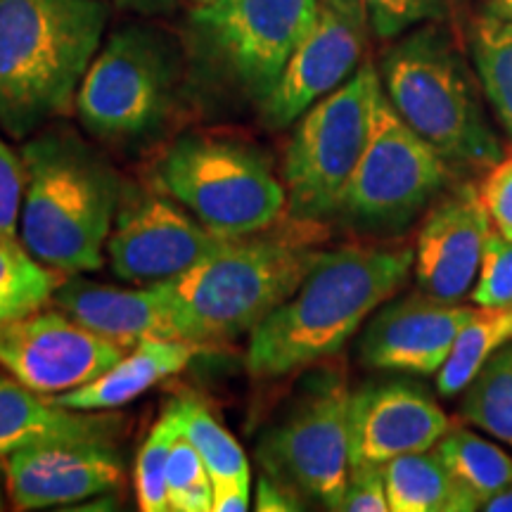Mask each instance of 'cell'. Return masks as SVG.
<instances>
[{
    "instance_id": "obj_4",
    "label": "cell",
    "mask_w": 512,
    "mask_h": 512,
    "mask_svg": "<svg viewBox=\"0 0 512 512\" xmlns=\"http://www.w3.org/2000/svg\"><path fill=\"white\" fill-rule=\"evenodd\" d=\"M22 159L27 169L19 219L24 247L60 273L100 271L124 192L119 176L67 133L29 140Z\"/></svg>"
},
{
    "instance_id": "obj_25",
    "label": "cell",
    "mask_w": 512,
    "mask_h": 512,
    "mask_svg": "<svg viewBox=\"0 0 512 512\" xmlns=\"http://www.w3.org/2000/svg\"><path fill=\"white\" fill-rule=\"evenodd\" d=\"M64 275L36 259L17 238L0 235V323L53 304Z\"/></svg>"
},
{
    "instance_id": "obj_31",
    "label": "cell",
    "mask_w": 512,
    "mask_h": 512,
    "mask_svg": "<svg viewBox=\"0 0 512 512\" xmlns=\"http://www.w3.org/2000/svg\"><path fill=\"white\" fill-rule=\"evenodd\" d=\"M366 12L370 31L377 38H396L425 22L446 15L451 0H356Z\"/></svg>"
},
{
    "instance_id": "obj_15",
    "label": "cell",
    "mask_w": 512,
    "mask_h": 512,
    "mask_svg": "<svg viewBox=\"0 0 512 512\" xmlns=\"http://www.w3.org/2000/svg\"><path fill=\"white\" fill-rule=\"evenodd\" d=\"M10 508L19 512L72 508L117 491L124 460L112 441H57L3 458Z\"/></svg>"
},
{
    "instance_id": "obj_14",
    "label": "cell",
    "mask_w": 512,
    "mask_h": 512,
    "mask_svg": "<svg viewBox=\"0 0 512 512\" xmlns=\"http://www.w3.org/2000/svg\"><path fill=\"white\" fill-rule=\"evenodd\" d=\"M370 31L356 0H318V12L268 98L261 102L266 124L285 128L335 91L358 69Z\"/></svg>"
},
{
    "instance_id": "obj_28",
    "label": "cell",
    "mask_w": 512,
    "mask_h": 512,
    "mask_svg": "<svg viewBox=\"0 0 512 512\" xmlns=\"http://www.w3.org/2000/svg\"><path fill=\"white\" fill-rule=\"evenodd\" d=\"M183 437L197 448L214 482H252L249 460L240 441L230 434L200 399L183 396Z\"/></svg>"
},
{
    "instance_id": "obj_13",
    "label": "cell",
    "mask_w": 512,
    "mask_h": 512,
    "mask_svg": "<svg viewBox=\"0 0 512 512\" xmlns=\"http://www.w3.org/2000/svg\"><path fill=\"white\" fill-rule=\"evenodd\" d=\"M124 354L121 344L88 330L60 309H41L0 323V368L43 396L95 380Z\"/></svg>"
},
{
    "instance_id": "obj_34",
    "label": "cell",
    "mask_w": 512,
    "mask_h": 512,
    "mask_svg": "<svg viewBox=\"0 0 512 512\" xmlns=\"http://www.w3.org/2000/svg\"><path fill=\"white\" fill-rule=\"evenodd\" d=\"M479 197L489 211L496 233L512 240V152L486 169L484 181L479 185Z\"/></svg>"
},
{
    "instance_id": "obj_39",
    "label": "cell",
    "mask_w": 512,
    "mask_h": 512,
    "mask_svg": "<svg viewBox=\"0 0 512 512\" xmlns=\"http://www.w3.org/2000/svg\"><path fill=\"white\" fill-rule=\"evenodd\" d=\"M482 510H486V512H512V482L505 486L503 491H498V494L491 498V501L486 503Z\"/></svg>"
},
{
    "instance_id": "obj_42",
    "label": "cell",
    "mask_w": 512,
    "mask_h": 512,
    "mask_svg": "<svg viewBox=\"0 0 512 512\" xmlns=\"http://www.w3.org/2000/svg\"><path fill=\"white\" fill-rule=\"evenodd\" d=\"M192 5H207V3H211V0H190Z\"/></svg>"
},
{
    "instance_id": "obj_24",
    "label": "cell",
    "mask_w": 512,
    "mask_h": 512,
    "mask_svg": "<svg viewBox=\"0 0 512 512\" xmlns=\"http://www.w3.org/2000/svg\"><path fill=\"white\" fill-rule=\"evenodd\" d=\"M512 339V306L486 309L477 306L470 320L460 328L451 354L437 373V392L446 399L465 392L486 361Z\"/></svg>"
},
{
    "instance_id": "obj_7",
    "label": "cell",
    "mask_w": 512,
    "mask_h": 512,
    "mask_svg": "<svg viewBox=\"0 0 512 512\" xmlns=\"http://www.w3.org/2000/svg\"><path fill=\"white\" fill-rule=\"evenodd\" d=\"M380 93V72L366 62L299 117L283 162L287 219L323 223L337 216L366 150Z\"/></svg>"
},
{
    "instance_id": "obj_17",
    "label": "cell",
    "mask_w": 512,
    "mask_h": 512,
    "mask_svg": "<svg viewBox=\"0 0 512 512\" xmlns=\"http://www.w3.org/2000/svg\"><path fill=\"white\" fill-rule=\"evenodd\" d=\"M491 230L494 223L479 197V185L463 183L446 192L427 214L413 249L420 290L444 302L470 297Z\"/></svg>"
},
{
    "instance_id": "obj_5",
    "label": "cell",
    "mask_w": 512,
    "mask_h": 512,
    "mask_svg": "<svg viewBox=\"0 0 512 512\" xmlns=\"http://www.w3.org/2000/svg\"><path fill=\"white\" fill-rule=\"evenodd\" d=\"M380 81L401 119L448 164L491 169L503 157L470 69L444 29L427 24L396 41L382 57Z\"/></svg>"
},
{
    "instance_id": "obj_32",
    "label": "cell",
    "mask_w": 512,
    "mask_h": 512,
    "mask_svg": "<svg viewBox=\"0 0 512 512\" xmlns=\"http://www.w3.org/2000/svg\"><path fill=\"white\" fill-rule=\"evenodd\" d=\"M470 297L472 304L486 309L512 306V240L503 238L496 230H491L486 240L482 266Z\"/></svg>"
},
{
    "instance_id": "obj_26",
    "label": "cell",
    "mask_w": 512,
    "mask_h": 512,
    "mask_svg": "<svg viewBox=\"0 0 512 512\" xmlns=\"http://www.w3.org/2000/svg\"><path fill=\"white\" fill-rule=\"evenodd\" d=\"M470 46L486 100L512 140V24L484 12L472 24Z\"/></svg>"
},
{
    "instance_id": "obj_29",
    "label": "cell",
    "mask_w": 512,
    "mask_h": 512,
    "mask_svg": "<svg viewBox=\"0 0 512 512\" xmlns=\"http://www.w3.org/2000/svg\"><path fill=\"white\" fill-rule=\"evenodd\" d=\"M183 437V396L169 401L159 413L136 458V498L143 512H169L166 465L171 448Z\"/></svg>"
},
{
    "instance_id": "obj_22",
    "label": "cell",
    "mask_w": 512,
    "mask_h": 512,
    "mask_svg": "<svg viewBox=\"0 0 512 512\" xmlns=\"http://www.w3.org/2000/svg\"><path fill=\"white\" fill-rule=\"evenodd\" d=\"M389 510L392 512H472L437 451L406 453L384 465Z\"/></svg>"
},
{
    "instance_id": "obj_10",
    "label": "cell",
    "mask_w": 512,
    "mask_h": 512,
    "mask_svg": "<svg viewBox=\"0 0 512 512\" xmlns=\"http://www.w3.org/2000/svg\"><path fill=\"white\" fill-rule=\"evenodd\" d=\"M451 181V164L415 133L384 91L375 105L370 136L337 216L361 230L408 226Z\"/></svg>"
},
{
    "instance_id": "obj_27",
    "label": "cell",
    "mask_w": 512,
    "mask_h": 512,
    "mask_svg": "<svg viewBox=\"0 0 512 512\" xmlns=\"http://www.w3.org/2000/svg\"><path fill=\"white\" fill-rule=\"evenodd\" d=\"M460 415L512 448V339L467 384Z\"/></svg>"
},
{
    "instance_id": "obj_2",
    "label": "cell",
    "mask_w": 512,
    "mask_h": 512,
    "mask_svg": "<svg viewBox=\"0 0 512 512\" xmlns=\"http://www.w3.org/2000/svg\"><path fill=\"white\" fill-rule=\"evenodd\" d=\"M323 240L318 221L275 223L226 240L190 271L155 285L188 320L197 342L214 347L252 332L292 297L323 252Z\"/></svg>"
},
{
    "instance_id": "obj_3",
    "label": "cell",
    "mask_w": 512,
    "mask_h": 512,
    "mask_svg": "<svg viewBox=\"0 0 512 512\" xmlns=\"http://www.w3.org/2000/svg\"><path fill=\"white\" fill-rule=\"evenodd\" d=\"M107 22L105 0H0V126L12 138L69 112Z\"/></svg>"
},
{
    "instance_id": "obj_20",
    "label": "cell",
    "mask_w": 512,
    "mask_h": 512,
    "mask_svg": "<svg viewBox=\"0 0 512 512\" xmlns=\"http://www.w3.org/2000/svg\"><path fill=\"white\" fill-rule=\"evenodd\" d=\"M126 420L112 411H74L36 394L15 377L0 375V460L57 441H112Z\"/></svg>"
},
{
    "instance_id": "obj_33",
    "label": "cell",
    "mask_w": 512,
    "mask_h": 512,
    "mask_svg": "<svg viewBox=\"0 0 512 512\" xmlns=\"http://www.w3.org/2000/svg\"><path fill=\"white\" fill-rule=\"evenodd\" d=\"M24 188H27L24 159L0 138V235L17 238Z\"/></svg>"
},
{
    "instance_id": "obj_19",
    "label": "cell",
    "mask_w": 512,
    "mask_h": 512,
    "mask_svg": "<svg viewBox=\"0 0 512 512\" xmlns=\"http://www.w3.org/2000/svg\"><path fill=\"white\" fill-rule=\"evenodd\" d=\"M53 304L76 323L112 339L124 349H133L150 339L197 342L188 320L155 283L126 290V287L91 283L79 278V273H72L69 278L64 275Z\"/></svg>"
},
{
    "instance_id": "obj_8",
    "label": "cell",
    "mask_w": 512,
    "mask_h": 512,
    "mask_svg": "<svg viewBox=\"0 0 512 512\" xmlns=\"http://www.w3.org/2000/svg\"><path fill=\"white\" fill-rule=\"evenodd\" d=\"M318 0H211L190 12V46L211 79L264 102L302 43Z\"/></svg>"
},
{
    "instance_id": "obj_37",
    "label": "cell",
    "mask_w": 512,
    "mask_h": 512,
    "mask_svg": "<svg viewBox=\"0 0 512 512\" xmlns=\"http://www.w3.org/2000/svg\"><path fill=\"white\" fill-rule=\"evenodd\" d=\"M252 503V482H238V479H223L214 482V512H245Z\"/></svg>"
},
{
    "instance_id": "obj_21",
    "label": "cell",
    "mask_w": 512,
    "mask_h": 512,
    "mask_svg": "<svg viewBox=\"0 0 512 512\" xmlns=\"http://www.w3.org/2000/svg\"><path fill=\"white\" fill-rule=\"evenodd\" d=\"M207 347L188 339H150L124 354L110 370L95 380L50 396L57 406L74 411H117L143 396L147 389L188 368V363Z\"/></svg>"
},
{
    "instance_id": "obj_9",
    "label": "cell",
    "mask_w": 512,
    "mask_h": 512,
    "mask_svg": "<svg viewBox=\"0 0 512 512\" xmlns=\"http://www.w3.org/2000/svg\"><path fill=\"white\" fill-rule=\"evenodd\" d=\"M178 79L181 60L169 38L145 27H124L93 57L76 93V112L95 138L133 143L169 117Z\"/></svg>"
},
{
    "instance_id": "obj_35",
    "label": "cell",
    "mask_w": 512,
    "mask_h": 512,
    "mask_svg": "<svg viewBox=\"0 0 512 512\" xmlns=\"http://www.w3.org/2000/svg\"><path fill=\"white\" fill-rule=\"evenodd\" d=\"M342 512H387V484H384V465H356L349 472V484L344 491Z\"/></svg>"
},
{
    "instance_id": "obj_40",
    "label": "cell",
    "mask_w": 512,
    "mask_h": 512,
    "mask_svg": "<svg viewBox=\"0 0 512 512\" xmlns=\"http://www.w3.org/2000/svg\"><path fill=\"white\" fill-rule=\"evenodd\" d=\"M489 12L512 24V0H489Z\"/></svg>"
},
{
    "instance_id": "obj_30",
    "label": "cell",
    "mask_w": 512,
    "mask_h": 512,
    "mask_svg": "<svg viewBox=\"0 0 512 512\" xmlns=\"http://www.w3.org/2000/svg\"><path fill=\"white\" fill-rule=\"evenodd\" d=\"M166 498L171 512H209L214 503V479L197 448L181 437L166 465Z\"/></svg>"
},
{
    "instance_id": "obj_12",
    "label": "cell",
    "mask_w": 512,
    "mask_h": 512,
    "mask_svg": "<svg viewBox=\"0 0 512 512\" xmlns=\"http://www.w3.org/2000/svg\"><path fill=\"white\" fill-rule=\"evenodd\" d=\"M223 242L159 190L124 188L107 238V261L124 283L150 285L190 271Z\"/></svg>"
},
{
    "instance_id": "obj_18",
    "label": "cell",
    "mask_w": 512,
    "mask_h": 512,
    "mask_svg": "<svg viewBox=\"0 0 512 512\" xmlns=\"http://www.w3.org/2000/svg\"><path fill=\"white\" fill-rule=\"evenodd\" d=\"M448 430L451 420L439 403L411 382H370L349 396L351 467L430 451Z\"/></svg>"
},
{
    "instance_id": "obj_1",
    "label": "cell",
    "mask_w": 512,
    "mask_h": 512,
    "mask_svg": "<svg viewBox=\"0 0 512 512\" xmlns=\"http://www.w3.org/2000/svg\"><path fill=\"white\" fill-rule=\"evenodd\" d=\"M411 271V247L323 249L292 297L249 332V375L275 380L337 356Z\"/></svg>"
},
{
    "instance_id": "obj_6",
    "label": "cell",
    "mask_w": 512,
    "mask_h": 512,
    "mask_svg": "<svg viewBox=\"0 0 512 512\" xmlns=\"http://www.w3.org/2000/svg\"><path fill=\"white\" fill-rule=\"evenodd\" d=\"M155 188L221 238H245L283 221L287 190L254 145L185 133L155 166Z\"/></svg>"
},
{
    "instance_id": "obj_38",
    "label": "cell",
    "mask_w": 512,
    "mask_h": 512,
    "mask_svg": "<svg viewBox=\"0 0 512 512\" xmlns=\"http://www.w3.org/2000/svg\"><path fill=\"white\" fill-rule=\"evenodd\" d=\"M112 3L143 17L169 15L178 8V0H112Z\"/></svg>"
},
{
    "instance_id": "obj_36",
    "label": "cell",
    "mask_w": 512,
    "mask_h": 512,
    "mask_svg": "<svg viewBox=\"0 0 512 512\" xmlns=\"http://www.w3.org/2000/svg\"><path fill=\"white\" fill-rule=\"evenodd\" d=\"M304 498L292 491L290 486H285L271 475H261L256 482V496H254V508L256 512H294L304 510Z\"/></svg>"
},
{
    "instance_id": "obj_23",
    "label": "cell",
    "mask_w": 512,
    "mask_h": 512,
    "mask_svg": "<svg viewBox=\"0 0 512 512\" xmlns=\"http://www.w3.org/2000/svg\"><path fill=\"white\" fill-rule=\"evenodd\" d=\"M434 451L475 510H482L512 482L510 453L463 427H451Z\"/></svg>"
},
{
    "instance_id": "obj_16",
    "label": "cell",
    "mask_w": 512,
    "mask_h": 512,
    "mask_svg": "<svg viewBox=\"0 0 512 512\" xmlns=\"http://www.w3.org/2000/svg\"><path fill=\"white\" fill-rule=\"evenodd\" d=\"M475 311L472 304L444 302L422 290L384 302L363 330L361 361L392 373L437 375Z\"/></svg>"
},
{
    "instance_id": "obj_11",
    "label": "cell",
    "mask_w": 512,
    "mask_h": 512,
    "mask_svg": "<svg viewBox=\"0 0 512 512\" xmlns=\"http://www.w3.org/2000/svg\"><path fill=\"white\" fill-rule=\"evenodd\" d=\"M349 396L342 375L318 377L256 446L266 475L328 510L349 484Z\"/></svg>"
},
{
    "instance_id": "obj_41",
    "label": "cell",
    "mask_w": 512,
    "mask_h": 512,
    "mask_svg": "<svg viewBox=\"0 0 512 512\" xmlns=\"http://www.w3.org/2000/svg\"><path fill=\"white\" fill-rule=\"evenodd\" d=\"M10 498H8V484H5V463L0 460V510L10 508Z\"/></svg>"
}]
</instances>
